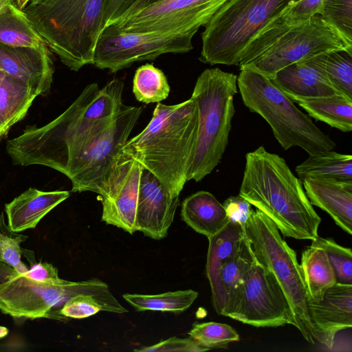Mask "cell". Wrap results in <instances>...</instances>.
I'll use <instances>...</instances> for the list:
<instances>
[{
    "mask_svg": "<svg viewBox=\"0 0 352 352\" xmlns=\"http://www.w3.org/2000/svg\"><path fill=\"white\" fill-rule=\"evenodd\" d=\"M124 83L109 81L100 89L88 85L59 116L48 124L28 126L8 140L6 150L13 164L43 165L66 175L72 164L112 122L123 107Z\"/></svg>",
    "mask_w": 352,
    "mask_h": 352,
    "instance_id": "1",
    "label": "cell"
},
{
    "mask_svg": "<svg viewBox=\"0 0 352 352\" xmlns=\"http://www.w3.org/2000/svg\"><path fill=\"white\" fill-rule=\"evenodd\" d=\"M239 195L267 217L283 236L300 240L318 236L321 219L302 181L283 158L264 146L245 155Z\"/></svg>",
    "mask_w": 352,
    "mask_h": 352,
    "instance_id": "2",
    "label": "cell"
},
{
    "mask_svg": "<svg viewBox=\"0 0 352 352\" xmlns=\"http://www.w3.org/2000/svg\"><path fill=\"white\" fill-rule=\"evenodd\" d=\"M198 124L192 98L173 105L158 102L146 126L121 151L155 175L171 194L179 195L193 161Z\"/></svg>",
    "mask_w": 352,
    "mask_h": 352,
    "instance_id": "3",
    "label": "cell"
},
{
    "mask_svg": "<svg viewBox=\"0 0 352 352\" xmlns=\"http://www.w3.org/2000/svg\"><path fill=\"white\" fill-rule=\"evenodd\" d=\"M107 0H46L24 9L50 50L69 69L93 65Z\"/></svg>",
    "mask_w": 352,
    "mask_h": 352,
    "instance_id": "4",
    "label": "cell"
},
{
    "mask_svg": "<svg viewBox=\"0 0 352 352\" xmlns=\"http://www.w3.org/2000/svg\"><path fill=\"white\" fill-rule=\"evenodd\" d=\"M236 93L237 76L232 73L206 69L197 78L190 98L198 107V135L188 181H201L220 162L232 129Z\"/></svg>",
    "mask_w": 352,
    "mask_h": 352,
    "instance_id": "5",
    "label": "cell"
},
{
    "mask_svg": "<svg viewBox=\"0 0 352 352\" xmlns=\"http://www.w3.org/2000/svg\"><path fill=\"white\" fill-rule=\"evenodd\" d=\"M237 86L243 104L270 126L284 150L299 146L309 155L331 151L336 143L316 126L272 81L259 73L240 70Z\"/></svg>",
    "mask_w": 352,
    "mask_h": 352,
    "instance_id": "6",
    "label": "cell"
},
{
    "mask_svg": "<svg viewBox=\"0 0 352 352\" xmlns=\"http://www.w3.org/2000/svg\"><path fill=\"white\" fill-rule=\"evenodd\" d=\"M80 294L96 296L108 312L124 314L126 309L110 292L104 282L92 278L62 283L36 281L0 260V311L14 318H40L67 320L52 311L71 297Z\"/></svg>",
    "mask_w": 352,
    "mask_h": 352,
    "instance_id": "7",
    "label": "cell"
},
{
    "mask_svg": "<svg viewBox=\"0 0 352 352\" xmlns=\"http://www.w3.org/2000/svg\"><path fill=\"white\" fill-rule=\"evenodd\" d=\"M293 0H227L204 25L199 58L204 63L239 66L252 38Z\"/></svg>",
    "mask_w": 352,
    "mask_h": 352,
    "instance_id": "8",
    "label": "cell"
},
{
    "mask_svg": "<svg viewBox=\"0 0 352 352\" xmlns=\"http://www.w3.org/2000/svg\"><path fill=\"white\" fill-rule=\"evenodd\" d=\"M244 229L255 259L274 274L288 300L295 327L306 341L314 344L306 287L295 251L274 223L258 209L252 210Z\"/></svg>",
    "mask_w": 352,
    "mask_h": 352,
    "instance_id": "9",
    "label": "cell"
},
{
    "mask_svg": "<svg viewBox=\"0 0 352 352\" xmlns=\"http://www.w3.org/2000/svg\"><path fill=\"white\" fill-rule=\"evenodd\" d=\"M142 111V107L124 104L111 124L72 164L65 175L72 192L102 194Z\"/></svg>",
    "mask_w": 352,
    "mask_h": 352,
    "instance_id": "10",
    "label": "cell"
},
{
    "mask_svg": "<svg viewBox=\"0 0 352 352\" xmlns=\"http://www.w3.org/2000/svg\"><path fill=\"white\" fill-rule=\"evenodd\" d=\"M334 50L352 52V43L317 14L289 26L262 54L240 70L254 71L271 80L289 65Z\"/></svg>",
    "mask_w": 352,
    "mask_h": 352,
    "instance_id": "11",
    "label": "cell"
},
{
    "mask_svg": "<svg viewBox=\"0 0 352 352\" xmlns=\"http://www.w3.org/2000/svg\"><path fill=\"white\" fill-rule=\"evenodd\" d=\"M195 34L101 32L95 47L93 65L115 73L136 62L153 60L164 54L186 53L192 49Z\"/></svg>",
    "mask_w": 352,
    "mask_h": 352,
    "instance_id": "12",
    "label": "cell"
},
{
    "mask_svg": "<svg viewBox=\"0 0 352 352\" xmlns=\"http://www.w3.org/2000/svg\"><path fill=\"white\" fill-rule=\"evenodd\" d=\"M228 317L255 327L296 325L288 300L276 278L256 259Z\"/></svg>",
    "mask_w": 352,
    "mask_h": 352,
    "instance_id": "13",
    "label": "cell"
},
{
    "mask_svg": "<svg viewBox=\"0 0 352 352\" xmlns=\"http://www.w3.org/2000/svg\"><path fill=\"white\" fill-rule=\"evenodd\" d=\"M227 0H165L104 28L107 33H197Z\"/></svg>",
    "mask_w": 352,
    "mask_h": 352,
    "instance_id": "14",
    "label": "cell"
},
{
    "mask_svg": "<svg viewBox=\"0 0 352 352\" xmlns=\"http://www.w3.org/2000/svg\"><path fill=\"white\" fill-rule=\"evenodd\" d=\"M143 170L139 162L121 153L113 173L102 194L99 195L102 221L129 234L136 232L135 216Z\"/></svg>",
    "mask_w": 352,
    "mask_h": 352,
    "instance_id": "15",
    "label": "cell"
},
{
    "mask_svg": "<svg viewBox=\"0 0 352 352\" xmlns=\"http://www.w3.org/2000/svg\"><path fill=\"white\" fill-rule=\"evenodd\" d=\"M179 195L171 194L152 173L142 172L135 216L136 231L155 240L164 238L171 226Z\"/></svg>",
    "mask_w": 352,
    "mask_h": 352,
    "instance_id": "16",
    "label": "cell"
},
{
    "mask_svg": "<svg viewBox=\"0 0 352 352\" xmlns=\"http://www.w3.org/2000/svg\"><path fill=\"white\" fill-rule=\"evenodd\" d=\"M307 308L314 340L331 349L337 333L352 327V285L335 284Z\"/></svg>",
    "mask_w": 352,
    "mask_h": 352,
    "instance_id": "17",
    "label": "cell"
},
{
    "mask_svg": "<svg viewBox=\"0 0 352 352\" xmlns=\"http://www.w3.org/2000/svg\"><path fill=\"white\" fill-rule=\"evenodd\" d=\"M0 69L26 82L44 96L53 82V52L47 45L10 47L0 43Z\"/></svg>",
    "mask_w": 352,
    "mask_h": 352,
    "instance_id": "18",
    "label": "cell"
},
{
    "mask_svg": "<svg viewBox=\"0 0 352 352\" xmlns=\"http://www.w3.org/2000/svg\"><path fill=\"white\" fill-rule=\"evenodd\" d=\"M254 261L255 257L246 236L241 250L208 276L213 307L219 315L228 317L247 272Z\"/></svg>",
    "mask_w": 352,
    "mask_h": 352,
    "instance_id": "19",
    "label": "cell"
},
{
    "mask_svg": "<svg viewBox=\"0 0 352 352\" xmlns=\"http://www.w3.org/2000/svg\"><path fill=\"white\" fill-rule=\"evenodd\" d=\"M312 206L327 212L343 231L352 234V182L308 177L302 181Z\"/></svg>",
    "mask_w": 352,
    "mask_h": 352,
    "instance_id": "20",
    "label": "cell"
},
{
    "mask_svg": "<svg viewBox=\"0 0 352 352\" xmlns=\"http://www.w3.org/2000/svg\"><path fill=\"white\" fill-rule=\"evenodd\" d=\"M270 80L293 102L299 99L343 96L309 59L283 68Z\"/></svg>",
    "mask_w": 352,
    "mask_h": 352,
    "instance_id": "21",
    "label": "cell"
},
{
    "mask_svg": "<svg viewBox=\"0 0 352 352\" xmlns=\"http://www.w3.org/2000/svg\"><path fill=\"white\" fill-rule=\"evenodd\" d=\"M69 197L67 190L43 191L29 188L5 204L7 226L14 232L34 228L48 212Z\"/></svg>",
    "mask_w": 352,
    "mask_h": 352,
    "instance_id": "22",
    "label": "cell"
},
{
    "mask_svg": "<svg viewBox=\"0 0 352 352\" xmlns=\"http://www.w3.org/2000/svg\"><path fill=\"white\" fill-rule=\"evenodd\" d=\"M182 220L195 232L211 237L229 221L226 210L216 197L208 191H198L182 204Z\"/></svg>",
    "mask_w": 352,
    "mask_h": 352,
    "instance_id": "23",
    "label": "cell"
},
{
    "mask_svg": "<svg viewBox=\"0 0 352 352\" xmlns=\"http://www.w3.org/2000/svg\"><path fill=\"white\" fill-rule=\"evenodd\" d=\"M38 96L28 83L0 69V139L23 119Z\"/></svg>",
    "mask_w": 352,
    "mask_h": 352,
    "instance_id": "24",
    "label": "cell"
},
{
    "mask_svg": "<svg viewBox=\"0 0 352 352\" xmlns=\"http://www.w3.org/2000/svg\"><path fill=\"white\" fill-rule=\"evenodd\" d=\"M300 268L307 301L320 300L324 292L337 283L334 270L324 250L309 245L301 254Z\"/></svg>",
    "mask_w": 352,
    "mask_h": 352,
    "instance_id": "25",
    "label": "cell"
},
{
    "mask_svg": "<svg viewBox=\"0 0 352 352\" xmlns=\"http://www.w3.org/2000/svg\"><path fill=\"white\" fill-rule=\"evenodd\" d=\"M316 120L343 132L352 131V99L341 95L295 101Z\"/></svg>",
    "mask_w": 352,
    "mask_h": 352,
    "instance_id": "26",
    "label": "cell"
},
{
    "mask_svg": "<svg viewBox=\"0 0 352 352\" xmlns=\"http://www.w3.org/2000/svg\"><path fill=\"white\" fill-rule=\"evenodd\" d=\"M296 172L301 181L314 177L352 182V156L332 150L309 155L296 167Z\"/></svg>",
    "mask_w": 352,
    "mask_h": 352,
    "instance_id": "27",
    "label": "cell"
},
{
    "mask_svg": "<svg viewBox=\"0 0 352 352\" xmlns=\"http://www.w3.org/2000/svg\"><path fill=\"white\" fill-rule=\"evenodd\" d=\"M0 43L10 47L47 45L26 13L19 10L16 3L0 14Z\"/></svg>",
    "mask_w": 352,
    "mask_h": 352,
    "instance_id": "28",
    "label": "cell"
},
{
    "mask_svg": "<svg viewBox=\"0 0 352 352\" xmlns=\"http://www.w3.org/2000/svg\"><path fill=\"white\" fill-rule=\"evenodd\" d=\"M208 239L207 277L241 250L246 235L242 226L229 221L220 231Z\"/></svg>",
    "mask_w": 352,
    "mask_h": 352,
    "instance_id": "29",
    "label": "cell"
},
{
    "mask_svg": "<svg viewBox=\"0 0 352 352\" xmlns=\"http://www.w3.org/2000/svg\"><path fill=\"white\" fill-rule=\"evenodd\" d=\"M309 60L336 89L352 99V52L334 50Z\"/></svg>",
    "mask_w": 352,
    "mask_h": 352,
    "instance_id": "30",
    "label": "cell"
},
{
    "mask_svg": "<svg viewBox=\"0 0 352 352\" xmlns=\"http://www.w3.org/2000/svg\"><path fill=\"white\" fill-rule=\"evenodd\" d=\"M198 295L195 290L186 289L155 295L124 294L122 297L137 311H170L178 314L189 308Z\"/></svg>",
    "mask_w": 352,
    "mask_h": 352,
    "instance_id": "31",
    "label": "cell"
},
{
    "mask_svg": "<svg viewBox=\"0 0 352 352\" xmlns=\"http://www.w3.org/2000/svg\"><path fill=\"white\" fill-rule=\"evenodd\" d=\"M133 93L142 103L160 102L166 99L170 86L164 73L153 64L146 63L139 67L133 80Z\"/></svg>",
    "mask_w": 352,
    "mask_h": 352,
    "instance_id": "32",
    "label": "cell"
},
{
    "mask_svg": "<svg viewBox=\"0 0 352 352\" xmlns=\"http://www.w3.org/2000/svg\"><path fill=\"white\" fill-rule=\"evenodd\" d=\"M188 334L209 350L226 348L228 344L240 340L239 334L231 326L215 322L195 323Z\"/></svg>",
    "mask_w": 352,
    "mask_h": 352,
    "instance_id": "33",
    "label": "cell"
},
{
    "mask_svg": "<svg viewBox=\"0 0 352 352\" xmlns=\"http://www.w3.org/2000/svg\"><path fill=\"white\" fill-rule=\"evenodd\" d=\"M311 245L323 249L334 270L337 283L352 285V252L331 238L317 236Z\"/></svg>",
    "mask_w": 352,
    "mask_h": 352,
    "instance_id": "34",
    "label": "cell"
},
{
    "mask_svg": "<svg viewBox=\"0 0 352 352\" xmlns=\"http://www.w3.org/2000/svg\"><path fill=\"white\" fill-rule=\"evenodd\" d=\"M320 16L352 43V0H323Z\"/></svg>",
    "mask_w": 352,
    "mask_h": 352,
    "instance_id": "35",
    "label": "cell"
},
{
    "mask_svg": "<svg viewBox=\"0 0 352 352\" xmlns=\"http://www.w3.org/2000/svg\"><path fill=\"white\" fill-rule=\"evenodd\" d=\"M28 236L11 231L4 221L2 213L0 218V260L13 267L18 273L25 274L28 271L21 261L23 248L21 244Z\"/></svg>",
    "mask_w": 352,
    "mask_h": 352,
    "instance_id": "36",
    "label": "cell"
},
{
    "mask_svg": "<svg viewBox=\"0 0 352 352\" xmlns=\"http://www.w3.org/2000/svg\"><path fill=\"white\" fill-rule=\"evenodd\" d=\"M60 313L68 318L83 319L106 311V308L96 296L80 294L68 299L60 309Z\"/></svg>",
    "mask_w": 352,
    "mask_h": 352,
    "instance_id": "37",
    "label": "cell"
},
{
    "mask_svg": "<svg viewBox=\"0 0 352 352\" xmlns=\"http://www.w3.org/2000/svg\"><path fill=\"white\" fill-rule=\"evenodd\" d=\"M323 0H299L292 2L280 16V19L288 26L302 23L319 14Z\"/></svg>",
    "mask_w": 352,
    "mask_h": 352,
    "instance_id": "38",
    "label": "cell"
},
{
    "mask_svg": "<svg viewBox=\"0 0 352 352\" xmlns=\"http://www.w3.org/2000/svg\"><path fill=\"white\" fill-rule=\"evenodd\" d=\"M191 337L179 338L172 337L153 346L135 349V351L142 352H161V351H182V352H202L208 351Z\"/></svg>",
    "mask_w": 352,
    "mask_h": 352,
    "instance_id": "39",
    "label": "cell"
},
{
    "mask_svg": "<svg viewBox=\"0 0 352 352\" xmlns=\"http://www.w3.org/2000/svg\"><path fill=\"white\" fill-rule=\"evenodd\" d=\"M223 206L229 221L238 223L243 228L253 210L252 205L239 195L229 197Z\"/></svg>",
    "mask_w": 352,
    "mask_h": 352,
    "instance_id": "40",
    "label": "cell"
},
{
    "mask_svg": "<svg viewBox=\"0 0 352 352\" xmlns=\"http://www.w3.org/2000/svg\"><path fill=\"white\" fill-rule=\"evenodd\" d=\"M25 274L34 280L43 283H62L66 280L59 277L56 267L47 262H35Z\"/></svg>",
    "mask_w": 352,
    "mask_h": 352,
    "instance_id": "41",
    "label": "cell"
},
{
    "mask_svg": "<svg viewBox=\"0 0 352 352\" xmlns=\"http://www.w3.org/2000/svg\"><path fill=\"white\" fill-rule=\"evenodd\" d=\"M136 1L107 0L103 14V29L122 17Z\"/></svg>",
    "mask_w": 352,
    "mask_h": 352,
    "instance_id": "42",
    "label": "cell"
},
{
    "mask_svg": "<svg viewBox=\"0 0 352 352\" xmlns=\"http://www.w3.org/2000/svg\"><path fill=\"white\" fill-rule=\"evenodd\" d=\"M163 1H165V0H137L134 3V4L131 7V8L128 10V12L122 17H121L119 20L116 21V22L125 19L127 17L133 15V14H135V13H136V12H139L151 5L155 4L157 3H159V2H161ZM116 22H114V23H116Z\"/></svg>",
    "mask_w": 352,
    "mask_h": 352,
    "instance_id": "43",
    "label": "cell"
},
{
    "mask_svg": "<svg viewBox=\"0 0 352 352\" xmlns=\"http://www.w3.org/2000/svg\"><path fill=\"white\" fill-rule=\"evenodd\" d=\"M13 3H15L14 0H0V14L6 11Z\"/></svg>",
    "mask_w": 352,
    "mask_h": 352,
    "instance_id": "44",
    "label": "cell"
},
{
    "mask_svg": "<svg viewBox=\"0 0 352 352\" xmlns=\"http://www.w3.org/2000/svg\"><path fill=\"white\" fill-rule=\"evenodd\" d=\"M17 8L21 10H24L31 0H14Z\"/></svg>",
    "mask_w": 352,
    "mask_h": 352,
    "instance_id": "45",
    "label": "cell"
},
{
    "mask_svg": "<svg viewBox=\"0 0 352 352\" xmlns=\"http://www.w3.org/2000/svg\"><path fill=\"white\" fill-rule=\"evenodd\" d=\"M8 329L3 326H0V338L6 337L8 333Z\"/></svg>",
    "mask_w": 352,
    "mask_h": 352,
    "instance_id": "46",
    "label": "cell"
},
{
    "mask_svg": "<svg viewBox=\"0 0 352 352\" xmlns=\"http://www.w3.org/2000/svg\"><path fill=\"white\" fill-rule=\"evenodd\" d=\"M45 1H46V0H31V1L28 4H30V5H37V4H40V3H43V2H44Z\"/></svg>",
    "mask_w": 352,
    "mask_h": 352,
    "instance_id": "47",
    "label": "cell"
},
{
    "mask_svg": "<svg viewBox=\"0 0 352 352\" xmlns=\"http://www.w3.org/2000/svg\"><path fill=\"white\" fill-rule=\"evenodd\" d=\"M299 0H293V2H296V1H298Z\"/></svg>",
    "mask_w": 352,
    "mask_h": 352,
    "instance_id": "48",
    "label": "cell"
}]
</instances>
